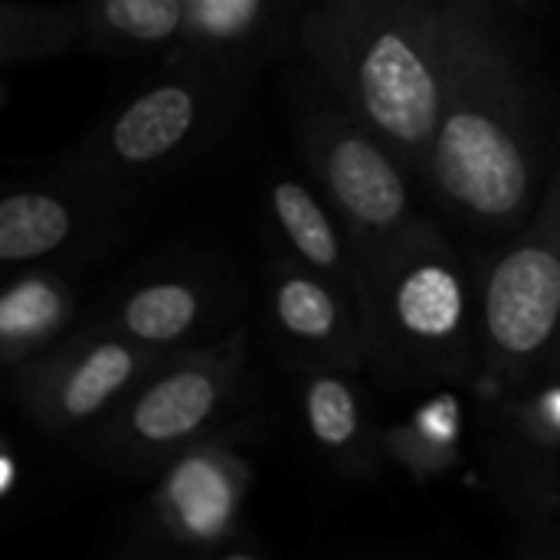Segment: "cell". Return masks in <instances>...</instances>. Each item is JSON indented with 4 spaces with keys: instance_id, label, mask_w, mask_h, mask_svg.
<instances>
[{
    "instance_id": "obj_14",
    "label": "cell",
    "mask_w": 560,
    "mask_h": 560,
    "mask_svg": "<svg viewBox=\"0 0 560 560\" xmlns=\"http://www.w3.org/2000/svg\"><path fill=\"white\" fill-rule=\"evenodd\" d=\"M259 226L269 249L335 279L345 285L358 305L364 302V256L308 174L276 171L259 187Z\"/></svg>"
},
{
    "instance_id": "obj_10",
    "label": "cell",
    "mask_w": 560,
    "mask_h": 560,
    "mask_svg": "<svg viewBox=\"0 0 560 560\" xmlns=\"http://www.w3.org/2000/svg\"><path fill=\"white\" fill-rule=\"evenodd\" d=\"M154 197L125 190L59 161L10 177L0 194V266L89 269L118 253L151 213Z\"/></svg>"
},
{
    "instance_id": "obj_13",
    "label": "cell",
    "mask_w": 560,
    "mask_h": 560,
    "mask_svg": "<svg viewBox=\"0 0 560 560\" xmlns=\"http://www.w3.org/2000/svg\"><path fill=\"white\" fill-rule=\"evenodd\" d=\"M259 308L279 361L338 364L368 374L361 305L335 279L269 249L259 272Z\"/></svg>"
},
{
    "instance_id": "obj_11",
    "label": "cell",
    "mask_w": 560,
    "mask_h": 560,
    "mask_svg": "<svg viewBox=\"0 0 560 560\" xmlns=\"http://www.w3.org/2000/svg\"><path fill=\"white\" fill-rule=\"evenodd\" d=\"M158 358L164 354L128 338L75 328L52 351L7 374V390L36 436L75 450Z\"/></svg>"
},
{
    "instance_id": "obj_7",
    "label": "cell",
    "mask_w": 560,
    "mask_h": 560,
    "mask_svg": "<svg viewBox=\"0 0 560 560\" xmlns=\"http://www.w3.org/2000/svg\"><path fill=\"white\" fill-rule=\"evenodd\" d=\"M292 131L302 171L351 230L364 269L433 217L404 158L305 66L292 82Z\"/></svg>"
},
{
    "instance_id": "obj_1",
    "label": "cell",
    "mask_w": 560,
    "mask_h": 560,
    "mask_svg": "<svg viewBox=\"0 0 560 560\" xmlns=\"http://www.w3.org/2000/svg\"><path fill=\"white\" fill-rule=\"evenodd\" d=\"M560 164V85L528 0H459L450 98L423 167V200L486 246L515 236Z\"/></svg>"
},
{
    "instance_id": "obj_16",
    "label": "cell",
    "mask_w": 560,
    "mask_h": 560,
    "mask_svg": "<svg viewBox=\"0 0 560 560\" xmlns=\"http://www.w3.org/2000/svg\"><path fill=\"white\" fill-rule=\"evenodd\" d=\"M312 0H187V56L259 79L295 49L302 13Z\"/></svg>"
},
{
    "instance_id": "obj_21",
    "label": "cell",
    "mask_w": 560,
    "mask_h": 560,
    "mask_svg": "<svg viewBox=\"0 0 560 560\" xmlns=\"http://www.w3.org/2000/svg\"><path fill=\"white\" fill-rule=\"evenodd\" d=\"M509 551L525 560H560V459L499 502Z\"/></svg>"
},
{
    "instance_id": "obj_5",
    "label": "cell",
    "mask_w": 560,
    "mask_h": 560,
    "mask_svg": "<svg viewBox=\"0 0 560 560\" xmlns=\"http://www.w3.org/2000/svg\"><path fill=\"white\" fill-rule=\"evenodd\" d=\"M256 407H262V387L246 322L213 345L158 358L72 456L108 479L148 482L174 456Z\"/></svg>"
},
{
    "instance_id": "obj_4",
    "label": "cell",
    "mask_w": 560,
    "mask_h": 560,
    "mask_svg": "<svg viewBox=\"0 0 560 560\" xmlns=\"http://www.w3.org/2000/svg\"><path fill=\"white\" fill-rule=\"evenodd\" d=\"M253 85V75L194 56L141 66V75L52 161L158 197L236 135Z\"/></svg>"
},
{
    "instance_id": "obj_6",
    "label": "cell",
    "mask_w": 560,
    "mask_h": 560,
    "mask_svg": "<svg viewBox=\"0 0 560 560\" xmlns=\"http://www.w3.org/2000/svg\"><path fill=\"white\" fill-rule=\"evenodd\" d=\"M266 433L262 407L161 466L128 512L115 555L125 560L269 558L249 525L253 450Z\"/></svg>"
},
{
    "instance_id": "obj_2",
    "label": "cell",
    "mask_w": 560,
    "mask_h": 560,
    "mask_svg": "<svg viewBox=\"0 0 560 560\" xmlns=\"http://www.w3.org/2000/svg\"><path fill=\"white\" fill-rule=\"evenodd\" d=\"M456 36L459 0H312L292 56L423 180L453 85Z\"/></svg>"
},
{
    "instance_id": "obj_12",
    "label": "cell",
    "mask_w": 560,
    "mask_h": 560,
    "mask_svg": "<svg viewBox=\"0 0 560 560\" xmlns=\"http://www.w3.org/2000/svg\"><path fill=\"white\" fill-rule=\"evenodd\" d=\"M292 423L312 463L341 486H374L384 469V420L368 390V374L315 364L279 361Z\"/></svg>"
},
{
    "instance_id": "obj_19",
    "label": "cell",
    "mask_w": 560,
    "mask_h": 560,
    "mask_svg": "<svg viewBox=\"0 0 560 560\" xmlns=\"http://www.w3.org/2000/svg\"><path fill=\"white\" fill-rule=\"evenodd\" d=\"M82 56L154 66L187 56V0H79Z\"/></svg>"
},
{
    "instance_id": "obj_8",
    "label": "cell",
    "mask_w": 560,
    "mask_h": 560,
    "mask_svg": "<svg viewBox=\"0 0 560 560\" xmlns=\"http://www.w3.org/2000/svg\"><path fill=\"white\" fill-rule=\"evenodd\" d=\"M560 371V164L528 223L486 249L482 364L472 400Z\"/></svg>"
},
{
    "instance_id": "obj_22",
    "label": "cell",
    "mask_w": 560,
    "mask_h": 560,
    "mask_svg": "<svg viewBox=\"0 0 560 560\" xmlns=\"http://www.w3.org/2000/svg\"><path fill=\"white\" fill-rule=\"evenodd\" d=\"M36 453L26 446V440H16L13 433L3 436L0 446V499L3 509L13 512H26L36 505V499L46 489V479L36 469Z\"/></svg>"
},
{
    "instance_id": "obj_20",
    "label": "cell",
    "mask_w": 560,
    "mask_h": 560,
    "mask_svg": "<svg viewBox=\"0 0 560 560\" xmlns=\"http://www.w3.org/2000/svg\"><path fill=\"white\" fill-rule=\"evenodd\" d=\"M82 56L79 0H3L0 3V69L43 66Z\"/></svg>"
},
{
    "instance_id": "obj_3",
    "label": "cell",
    "mask_w": 560,
    "mask_h": 560,
    "mask_svg": "<svg viewBox=\"0 0 560 560\" xmlns=\"http://www.w3.org/2000/svg\"><path fill=\"white\" fill-rule=\"evenodd\" d=\"M433 213L371 266L364 282L368 377L397 397L472 387L482 364V269Z\"/></svg>"
},
{
    "instance_id": "obj_18",
    "label": "cell",
    "mask_w": 560,
    "mask_h": 560,
    "mask_svg": "<svg viewBox=\"0 0 560 560\" xmlns=\"http://www.w3.org/2000/svg\"><path fill=\"white\" fill-rule=\"evenodd\" d=\"M476 420V407L459 387H436L413 394V404L384 420V459L413 486H433L453 476L466 459V433Z\"/></svg>"
},
{
    "instance_id": "obj_15",
    "label": "cell",
    "mask_w": 560,
    "mask_h": 560,
    "mask_svg": "<svg viewBox=\"0 0 560 560\" xmlns=\"http://www.w3.org/2000/svg\"><path fill=\"white\" fill-rule=\"evenodd\" d=\"M472 404L495 502L560 459V371Z\"/></svg>"
},
{
    "instance_id": "obj_9",
    "label": "cell",
    "mask_w": 560,
    "mask_h": 560,
    "mask_svg": "<svg viewBox=\"0 0 560 560\" xmlns=\"http://www.w3.org/2000/svg\"><path fill=\"white\" fill-rule=\"evenodd\" d=\"M249 305L253 289L230 259L200 249H171L118 276L85 305L79 328L174 354L213 345L246 325Z\"/></svg>"
},
{
    "instance_id": "obj_17",
    "label": "cell",
    "mask_w": 560,
    "mask_h": 560,
    "mask_svg": "<svg viewBox=\"0 0 560 560\" xmlns=\"http://www.w3.org/2000/svg\"><path fill=\"white\" fill-rule=\"evenodd\" d=\"M82 292L75 272L56 266L7 269L0 289V364L3 374L43 358L82 322Z\"/></svg>"
}]
</instances>
